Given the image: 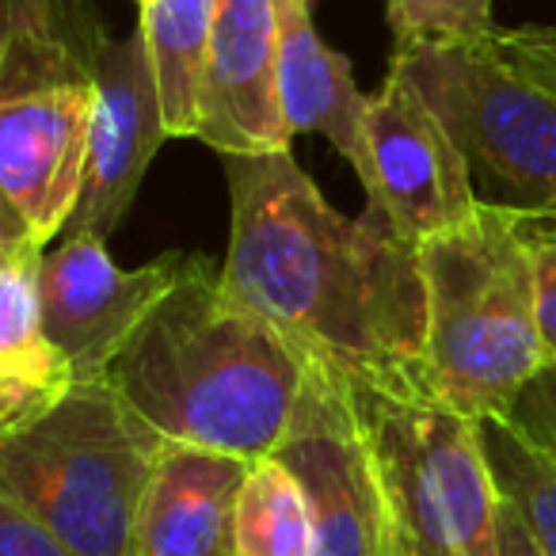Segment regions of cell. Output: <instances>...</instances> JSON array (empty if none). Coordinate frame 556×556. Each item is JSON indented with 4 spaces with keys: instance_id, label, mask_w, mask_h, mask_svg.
Returning a JSON list of instances; mask_svg holds the SVG:
<instances>
[{
    "instance_id": "e0dca14e",
    "label": "cell",
    "mask_w": 556,
    "mask_h": 556,
    "mask_svg": "<svg viewBox=\"0 0 556 556\" xmlns=\"http://www.w3.org/2000/svg\"><path fill=\"white\" fill-rule=\"evenodd\" d=\"M500 495L522 515L545 556H556V462L522 442L503 419H477Z\"/></svg>"
},
{
    "instance_id": "277c9868",
    "label": "cell",
    "mask_w": 556,
    "mask_h": 556,
    "mask_svg": "<svg viewBox=\"0 0 556 556\" xmlns=\"http://www.w3.org/2000/svg\"><path fill=\"white\" fill-rule=\"evenodd\" d=\"M416 255L427 294V393L469 419L507 416L545 366L522 210L480 202Z\"/></svg>"
},
{
    "instance_id": "603a6c76",
    "label": "cell",
    "mask_w": 556,
    "mask_h": 556,
    "mask_svg": "<svg viewBox=\"0 0 556 556\" xmlns=\"http://www.w3.org/2000/svg\"><path fill=\"white\" fill-rule=\"evenodd\" d=\"M495 556H545L530 526L522 522L515 507L500 495V526H495Z\"/></svg>"
},
{
    "instance_id": "ffe728a7",
    "label": "cell",
    "mask_w": 556,
    "mask_h": 556,
    "mask_svg": "<svg viewBox=\"0 0 556 556\" xmlns=\"http://www.w3.org/2000/svg\"><path fill=\"white\" fill-rule=\"evenodd\" d=\"M526 248L533 263V298H538V336L545 366L556 363V214H522Z\"/></svg>"
},
{
    "instance_id": "5bb4252c",
    "label": "cell",
    "mask_w": 556,
    "mask_h": 556,
    "mask_svg": "<svg viewBox=\"0 0 556 556\" xmlns=\"http://www.w3.org/2000/svg\"><path fill=\"white\" fill-rule=\"evenodd\" d=\"M217 0H149L141 9L149 62L168 138H199L202 73Z\"/></svg>"
},
{
    "instance_id": "d4e9b609",
    "label": "cell",
    "mask_w": 556,
    "mask_h": 556,
    "mask_svg": "<svg viewBox=\"0 0 556 556\" xmlns=\"http://www.w3.org/2000/svg\"><path fill=\"white\" fill-rule=\"evenodd\" d=\"M27 4H31V0H0V65L9 58V47H12V39H16Z\"/></svg>"
},
{
    "instance_id": "d6986e66",
    "label": "cell",
    "mask_w": 556,
    "mask_h": 556,
    "mask_svg": "<svg viewBox=\"0 0 556 556\" xmlns=\"http://www.w3.org/2000/svg\"><path fill=\"white\" fill-rule=\"evenodd\" d=\"M488 47L510 73L530 80L556 103V24H522L507 31L495 27Z\"/></svg>"
},
{
    "instance_id": "2e32d148",
    "label": "cell",
    "mask_w": 556,
    "mask_h": 556,
    "mask_svg": "<svg viewBox=\"0 0 556 556\" xmlns=\"http://www.w3.org/2000/svg\"><path fill=\"white\" fill-rule=\"evenodd\" d=\"M317 526L305 484L278 462L260 457L248 469L232 522V556H313Z\"/></svg>"
},
{
    "instance_id": "3957f363",
    "label": "cell",
    "mask_w": 556,
    "mask_h": 556,
    "mask_svg": "<svg viewBox=\"0 0 556 556\" xmlns=\"http://www.w3.org/2000/svg\"><path fill=\"white\" fill-rule=\"evenodd\" d=\"M164 439L108 386L0 389V495L73 556H134V522Z\"/></svg>"
},
{
    "instance_id": "8992f818",
    "label": "cell",
    "mask_w": 556,
    "mask_h": 556,
    "mask_svg": "<svg viewBox=\"0 0 556 556\" xmlns=\"http://www.w3.org/2000/svg\"><path fill=\"white\" fill-rule=\"evenodd\" d=\"M396 70L442 118L480 202L556 214V103L510 73L488 42L396 47Z\"/></svg>"
},
{
    "instance_id": "9c48e42d",
    "label": "cell",
    "mask_w": 556,
    "mask_h": 556,
    "mask_svg": "<svg viewBox=\"0 0 556 556\" xmlns=\"http://www.w3.org/2000/svg\"><path fill=\"white\" fill-rule=\"evenodd\" d=\"M184 263L187 252H164L123 270L92 232H65L58 252L42 255V328L73 381L108 378L111 363L176 287Z\"/></svg>"
},
{
    "instance_id": "52a82bcc",
    "label": "cell",
    "mask_w": 556,
    "mask_h": 556,
    "mask_svg": "<svg viewBox=\"0 0 556 556\" xmlns=\"http://www.w3.org/2000/svg\"><path fill=\"white\" fill-rule=\"evenodd\" d=\"M358 179L366 187L363 214L408 248L462 225L480 206L457 141L396 70L366 100Z\"/></svg>"
},
{
    "instance_id": "7402d4cb",
    "label": "cell",
    "mask_w": 556,
    "mask_h": 556,
    "mask_svg": "<svg viewBox=\"0 0 556 556\" xmlns=\"http://www.w3.org/2000/svg\"><path fill=\"white\" fill-rule=\"evenodd\" d=\"M0 556H73L58 538H50L31 515L0 495Z\"/></svg>"
},
{
    "instance_id": "ac0fdd59",
    "label": "cell",
    "mask_w": 556,
    "mask_h": 556,
    "mask_svg": "<svg viewBox=\"0 0 556 556\" xmlns=\"http://www.w3.org/2000/svg\"><path fill=\"white\" fill-rule=\"evenodd\" d=\"M495 0H389L396 47H477L495 35Z\"/></svg>"
},
{
    "instance_id": "484cf974",
    "label": "cell",
    "mask_w": 556,
    "mask_h": 556,
    "mask_svg": "<svg viewBox=\"0 0 556 556\" xmlns=\"http://www.w3.org/2000/svg\"><path fill=\"white\" fill-rule=\"evenodd\" d=\"M138 4H141V9H146V4H149V0H138Z\"/></svg>"
},
{
    "instance_id": "7c38bea8",
    "label": "cell",
    "mask_w": 556,
    "mask_h": 556,
    "mask_svg": "<svg viewBox=\"0 0 556 556\" xmlns=\"http://www.w3.org/2000/svg\"><path fill=\"white\" fill-rule=\"evenodd\" d=\"M252 462L164 439L134 522V556H232L237 500Z\"/></svg>"
},
{
    "instance_id": "4fadbf2b",
    "label": "cell",
    "mask_w": 556,
    "mask_h": 556,
    "mask_svg": "<svg viewBox=\"0 0 556 556\" xmlns=\"http://www.w3.org/2000/svg\"><path fill=\"white\" fill-rule=\"evenodd\" d=\"M370 96L355 85L351 58L317 35L309 0H278V108L290 134H325L363 168V118Z\"/></svg>"
},
{
    "instance_id": "ba28073f",
    "label": "cell",
    "mask_w": 556,
    "mask_h": 556,
    "mask_svg": "<svg viewBox=\"0 0 556 556\" xmlns=\"http://www.w3.org/2000/svg\"><path fill=\"white\" fill-rule=\"evenodd\" d=\"M270 457L305 484L317 526L313 556H396L386 495L355 386L309 363L287 439Z\"/></svg>"
},
{
    "instance_id": "4316f807",
    "label": "cell",
    "mask_w": 556,
    "mask_h": 556,
    "mask_svg": "<svg viewBox=\"0 0 556 556\" xmlns=\"http://www.w3.org/2000/svg\"><path fill=\"white\" fill-rule=\"evenodd\" d=\"M0 389H4V386H0ZM12 393H16V389H12Z\"/></svg>"
},
{
    "instance_id": "6da1fadb",
    "label": "cell",
    "mask_w": 556,
    "mask_h": 556,
    "mask_svg": "<svg viewBox=\"0 0 556 556\" xmlns=\"http://www.w3.org/2000/svg\"><path fill=\"white\" fill-rule=\"evenodd\" d=\"M222 161L232 206L225 294L358 393L431 396L416 248L370 214L343 217L294 153Z\"/></svg>"
},
{
    "instance_id": "9a60e30c",
    "label": "cell",
    "mask_w": 556,
    "mask_h": 556,
    "mask_svg": "<svg viewBox=\"0 0 556 556\" xmlns=\"http://www.w3.org/2000/svg\"><path fill=\"white\" fill-rule=\"evenodd\" d=\"M42 248H27L0 263V386L16 393H39L70 381L62 355L50 348L42 328L39 290Z\"/></svg>"
},
{
    "instance_id": "5b68a950",
    "label": "cell",
    "mask_w": 556,
    "mask_h": 556,
    "mask_svg": "<svg viewBox=\"0 0 556 556\" xmlns=\"http://www.w3.org/2000/svg\"><path fill=\"white\" fill-rule=\"evenodd\" d=\"M355 396L396 556H495L500 488L477 419L434 396Z\"/></svg>"
},
{
    "instance_id": "8fae6325",
    "label": "cell",
    "mask_w": 556,
    "mask_h": 556,
    "mask_svg": "<svg viewBox=\"0 0 556 556\" xmlns=\"http://www.w3.org/2000/svg\"><path fill=\"white\" fill-rule=\"evenodd\" d=\"M199 141L222 156L290 153L278 108V0H217Z\"/></svg>"
},
{
    "instance_id": "30bf717a",
    "label": "cell",
    "mask_w": 556,
    "mask_h": 556,
    "mask_svg": "<svg viewBox=\"0 0 556 556\" xmlns=\"http://www.w3.org/2000/svg\"><path fill=\"white\" fill-rule=\"evenodd\" d=\"M92 80L96 115L92 134H88L85 187H80L77 214L65 232H92L108 240V232L118 229L123 217L130 214L141 176L153 164L161 141L168 138L141 27H134L126 39L103 35L96 42Z\"/></svg>"
},
{
    "instance_id": "7a4b0ae2",
    "label": "cell",
    "mask_w": 556,
    "mask_h": 556,
    "mask_svg": "<svg viewBox=\"0 0 556 556\" xmlns=\"http://www.w3.org/2000/svg\"><path fill=\"white\" fill-rule=\"evenodd\" d=\"M305 378L302 351L232 302L206 255H187L103 381L161 439L260 462L287 439Z\"/></svg>"
},
{
    "instance_id": "44dd1931",
    "label": "cell",
    "mask_w": 556,
    "mask_h": 556,
    "mask_svg": "<svg viewBox=\"0 0 556 556\" xmlns=\"http://www.w3.org/2000/svg\"><path fill=\"white\" fill-rule=\"evenodd\" d=\"M500 419L538 454L556 462V363L541 366L538 378H530V386L515 396L507 416Z\"/></svg>"
},
{
    "instance_id": "cb8c5ba5",
    "label": "cell",
    "mask_w": 556,
    "mask_h": 556,
    "mask_svg": "<svg viewBox=\"0 0 556 556\" xmlns=\"http://www.w3.org/2000/svg\"><path fill=\"white\" fill-rule=\"evenodd\" d=\"M31 244V237H27L24 222L16 217V210L4 202V194H0V263L16 260V255H24Z\"/></svg>"
}]
</instances>
